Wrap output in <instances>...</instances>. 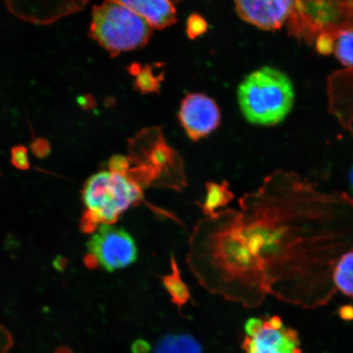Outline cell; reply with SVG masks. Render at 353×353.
<instances>
[{
    "mask_svg": "<svg viewBox=\"0 0 353 353\" xmlns=\"http://www.w3.org/2000/svg\"><path fill=\"white\" fill-rule=\"evenodd\" d=\"M241 210L220 212L196 231V266L209 288L247 307L268 295L315 309L337 293L333 272L353 250V198L326 193L292 174H275L258 192L241 198Z\"/></svg>",
    "mask_w": 353,
    "mask_h": 353,
    "instance_id": "obj_1",
    "label": "cell"
},
{
    "mask_svg": "<svg viewBox=\"0 0 353 353\" xmlns=\"http://www.w3.org/2000/svg\"><path fill=\"white\" fill-rule=\"evenodd\" d=\"M238 103L247 121L254 125H276L292 110L295 92L287 74L264 66L249 74L238 88Z\"/></svg>",
    "mask_w": 353,
    "mask_h": 353,
    "instance_id": "obj_2",
    "label": "cell"
},
{
    "mask_svg": "<svg viewBox=\"0 0 353 353\" xmlns=\"http://www.w3.org/2000/svg\"><path fill=\"white\" fill-rule=\"evenodd\" d=\"M152 29L143 17L120 1L105 2L92 11V37L113 56L145 46Z\"/></svg>",
    "mask_w": 353,
    "mask_h": 353,
    "instance_id": "obj_3",
    "label": "cell"
},
{
    "mask_svg": "<svg viewBox=\"0 0 353 353\" xmlns=\"http://www.w3.org/2000/svg\"><path fill=\"white\" fill-rule=\"evenodd\" d=\"M85 213L98 225H110L143 197L140 185L127 174L101 171L90 176L83 189Z\"/></svg>",
    "mask_w": 353,
    "mask_h": 353,
    "instance_id": "obj_4",
    "label": "cell"
},
{
    "mask_svg": "<svg viewBox=\"0 0 353 353\" xmlns=\"http://www.w3.org/2000/svg\"><path fill=\"white\" fill-rule=\"evenodd\" d=\"M246 353H302L299 334L278 316L250 319L245 325Z\"/></svg>",
    "mask_w": 353,
    "mask_h": 353,
    "instance_id": "obj_5",
    "label": "cell"
},
{
    "mask_svg": "<svg viewBox=\"0 0 353 353\" xmlns=\"http://www.w3.org/2000/svg\"><path fill=\"white\" fill-rule=\"evenodd\" d=\"M88 242L90 254L108 272L125 268L138 259V247L130 234L121 228L101 225Z\"/></svg>",
    "mask_w": 353,
    "mask_h": 353,
    "instance_id": "obj_6",
    "label": "cell"
},
{
    "mask_svg": "<svg viewBox=\"0 0 353 353\" xmlns=\"http://www.w3.org/2000/svg\"><path fill=\"white\" fill-rule=\"evenodd\" d=\"M179 117L189 138L195 141L217 129L221 120L218 105L201 94L188 95L181 104Z\"/></svg>",
    "mask_w": 353,
    "mask_h": 353,
    "instance_id": "obj_7",
    "label": "cell"
},
{
    "mask_svg": "<svg viewBox=\"0 0 353 353\" xmlns=\"http://www.w3.org/2000/svg\"><path fill=\"white\" fill-rule=\"evenodd\" d=\"M294 1H264L241 0L236 2V10L242 20L264 30L279 29L293 12Z\"/></svg>",
    "mask_w": 353,
    "mask_h": 353,
    "instance_id": "obj_8",
    "label": "cell"
},
{
    "mask_svg": "<svg viewBox=\"0 0 353 353\" xmlns=\"http://www.w3.org/2000/svg\"><path fill=\"white\" fill-rule=\"evenodd\" d=\"M143 17L152 28L163 29L176 20L174 3L166 0H131L120 1Z\"/></svg>",
    "mask_w": 353,
    "mask_h": 353,
    "instance_id": "obj_9",
    "label": "cell"
},
{
    "mask_svg": "<svg viewBox=\"0 0 353 353\" xmlns=\"http://www.w3.org/2000/svg\"><path fill=\"white\" fill-rule=\"evenodd\" d=\"M172 272L170 274L163 277V285L168 293L170 295L172 302L179 307H182L186 304L191 295L186 284L181 279L178 263L174 257L171 260Z\"/></svg>",
    "mask_w": 353,
    "mask_h": 353,
    "instance_id": "obj_10",
    "label": "cell"
},
{
    "mask_svg": "<svg viewBox=\"0 0 353 353\" xmlns=\"http://www.w3.org/2000/svg\"><path fill=\"white\" fill-rule=\"evenodd\" d=\"M156 353H202V350L188 334H168L158 343Z\"/></svg>",
    "mask_w": 353,
    "mask_h": 353,
    "instance_id": "obj_11",
    "label": "cell"
},
{
    "mask_svg": "<svg viewBox=\"0 0 353 353\" xmlns=\"http://www.w3.org/2000/svg\"><path fill=\"white\" fill-rule=\"evenodd\" d=\"M335 288L353 298V250L343 255L333 272Z\"/></svg>",
    "mask_w": 353,
    "mask_h": 353,
    "instance_id": "obj_12",
    "label": "cell"
},
{
    "mask_svg": "<svg viewBox=\"0 0 353 353\" xmlns=\"http://www.w3.org/2000/svg\"><path fill=\"white\" fill-rule=\"evenodd\" d=\"M232 198L233 195L229 191L228 184L210 183L207 185L203 210L207 216H213L216 210L223 208Z\"/></svg>",
    "mask_w": 353,
    "mask_h": 353,
    "instance_id": "obj_13",
    "label": "cell"
},
{
    "mask_svg": "<svg viewBox=\"0 0 353 353\" xmlns=\"http://www.w3.org/2000/svg\"><path fill=\"white\" fill-rule=\"evenodd\" d=\"M334 52L342 64L353 66V30H346L339 33Z\"/></svg>",
    "mask_w": 353,
    "mask_h": 353,
    "instance_id": "obj_14",
    "label": "cell"
},
{
    "mask_svg": "<svg viewBox=\"0 0 353 353\" xmlns=\"http://www.w3.org/2000/svg\"><path fill=\"white\" fill-rule=\"evenodd\" d=\"M136 85L142 92H154L157 90L159 82L157 78L153 76L152 70L145 68L137 74Z\"/></svg>",
    "mask_w": 353,
    "mask_h": 353,
    "instance_id": "obj_15",
    "label": "cell"
},
{
    "mask_svg": "<svg viewBox=\"0 0 353 353\" xmlns=\"http://www.w3.org/2000/svg\"><path fill=\"white\" fill-rule=\"evenodd\" d=\"M11 163L17 169L28 170L30 168V161L28 149L23 145H16L11 151Z\"/></svg>",
    "mask_w": 353,
    "mask_h": 353,
    "instance_id": "obj_16",
    "label": "cell"
},
{
    "mask_svg": "<svg viewBox=\"0 0 353 353\" xmlns=\"http://www.w3.org/2000/svg\"><path fill=\"white\" fill-rule=\"evenodd\" d=\"M207 29V24L200 15L193 14L188 21V34L192 39L200 37Z\"/></svg>",
    "mask_w": 353,
    "mask_h": 353,
    "instance_id": "obj_17",
    "label": "cell"
},
{
    "mask_svg": "<svg viewBox=\"0 0 353 353\" xmlns=\"http://www.w3.org/2000/svg\"><path fill=\"white\" fill-rule=\"evenodd\" d=\"M32 152L38 158H46L50 154L51 148L48 141L43 139L34 140L32 145Z\"/></svg>",
    "mask_w": 353,
    "mask_h": 353,
    "instance_id": "obj_18",
    "label": "cell"
},
{
    "mask_svg": "<svg viewBox=\"0 0 353 353\" xmlns=\"http://www.w3.org/2000/svg\"><path fill=\"white\" fill-rule=\"evenodd\" d=\"M12 345L11 335L0 326V353H8Z\"/></svg>",
    "mask_w": 353,
    "mask_h": 353,
    "instance_id": "obj_19",
    "label": "cell"
},
{
    "mask_svg": "<svg viewBox=\"0 0 353 353\" xmlns=\"http://www.w3.org/2000/svg\"><path fill=\"white\" fill-rule=\"evenodd\" d=\"M339 314L343 321H353V306L344 305L339 309Z\"/></svg>",
    "mask_w": 353,
    "mask_h": 353,
    "instance_id": "obj_20",
    "label": "cell"
},
{
    "mask_svg": "<svg viewBox=\"0 0 353 353\" xmlns=\"http://www.w3.org/2000/svg\"><path fill=\"white\" fill-rule=\"evenodd\" d=\"M52 264L57 271L63 272L68 265V259L59 255L54 260Z\"/></svg>",
    "mask_w": 353,
    "mask_h": 353,
    "instance_id": "obj_21",
    "label": "cell"
},
{
    "mask_svg": "<svg viewBox=\"0 0 353 353\" xmlns=\"http://www.w3.org/2000/svg\"><path fill=\"white\" fill-rule=\"evenodd\" d=\"M54 353H74L72 348L66 346L57 347Z\"/></svg>",
    "mask_w": 353,
    "mask_h": 353,
    "instance_id": "obj_22",
    "label": "cell"
},
{
    "mask_svg": "<svg viewBox=\"0 0 353 353\" xmlns=\"http://www.w3.org/2000/svg\"><path fill=\"white\" fill-rule=\"evenodd\" d=\"M352 183H353V173H352Z\"/></svg>",
    "mask_w": 353,
    "mask_h": 353,
    "instance_id": "obj_23",
    "label": "cell"
}]
</instances>
